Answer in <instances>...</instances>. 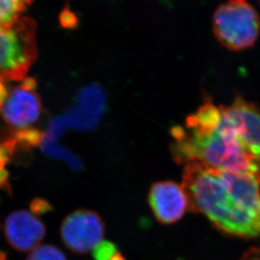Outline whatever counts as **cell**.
I'll list each match as a JSON object with an SVG mask.
<instances>
[{
  "mask_svg": "<svg viewBox=\"0 0 260 260\" xmlns=\"http://www.w3.org/2000/svg\"><path fill=\"white\" fill-rule=\"evenodd\" d=\"M46 232L44 223L25 210L14 211L5 221V238L13 248L20 252L33 250L44 238Z\"/></svg>",
  "mask_w": 260,
  "mask_h": 260,
  "instance_id": "obj_8",
  "label": "cell"
},
{
  "mask_svg": "<svg viewBox=\"0 0 260 260\" xmlns=\"http://www.w3.org/2000/svg\"><path fill=\"white\" fill-rule=\"evenodd\" d=\"M212 30L221 46L233 52L244 51L259 37V15L248 0H228L215 10Z\"/></svg>",
  "mask_w": 260,
  "mask_h": 260,
  "instance_id": "obj_2",
  "label": "cell"
},
{
  "mask_svg": "<svg viewBox=\"0 0 260 260\" xmlns=\"http://www.w3.org/2000/svg\"><path fill=\"white\" fill-rule=\"evenodd\" d=\"M36 25L20 18L10 26H0V78L20 81L37 58Z\"/></svg>",
  "mask_w": 260,
  "mask_h": 260,
  "instance_id": "obj_3",
  "label": "cell"
},
{
  "mask_svg": "<svg viewBox=\"0 0 260 260\" xmlns=\"http://www.w3.org/2000/svg\"><path fill=\"white\" fill-rule=\"evenodd\" d=\"M221 121V109L208 100L200 106L197 112L187 116L185 127L197 135L210 136L217 130Z\"/></svg>",
  "mask_w": 260,
  "mask_h": 260,
  "instance_id": "obj_9",
  "label": "cell"
},
{
  "mask_svg": "<svg viewBox=\"0 0 260 260\" xmlns=\"http://www.w3.org/2000/svg\"><path fill=\"white\" fill-rule=\"evenodd\" d=\"M0 112L9 125L19 130L34 125L42 112L36 80L31 78L23 79L19 86L9 93Z\"/></svg>",
  "mask_w": 260,
  "mask_h": 260,
  "instance_id": "obj_6",
  "label": "cell"
},
{
  "mask_svg": "<svg viewBox=\"0 0 260 260\" xmlns=\"http://www.w3.org/2000/svg\"><path fill=\"white\" fill-rule=\"evenodd\" d=\"M221 121L235 134L258 169L260 180V106L237 96L229 106H220Z\"/></svg>",
  "mask_w": 260,
  "mask_h": 260,
  "instance_id": "obj_4",
  "label": "cell"
},
{
  "mask_svg": "<svg viewBox=\"0 0 260 260\" xmlns=\"http://www.w3.org/2000/svg\"><path fill=\"white\" fill-rule=\"evenodd\" d=\"M30 4L29 0H0V26L15 24Z\"/></svg>",
  "mask_w": 260,
  "mask_h": 260,
  "instance_id": "obj_10",
  "label": "cell"
},
{
  "mask_svg": "<svg viewBox=\"0 0 260 260\" xmlns=\"http://www.w3.org/2000/svg\"><path fill=\"white\" fill-rule=\"evenodd\" d=\"M5 80L0 78V111L2 109L4 104H5L6 99H7L8 93L7 87L5 85Z\"/></svg>",
  "mask_w": 260,
  "mask_h": 260,
  "instance_id": "obj_14",
  "label": "cell"
},
{
  "mask_svg": "<svg viewBox=\"0 0 260 260\" xmlns=\"http://www.w3.org/2000/svg\"><path fill=\"white\" fill-rule=\"evenodd\" d=\"M29 1H30V2H32V0H29Z\"/></svg>",
  "mask_w": 260,
  "mask_h": 260,
  "instance_id": "obj_17",
  "label": "cell"
},
{
  "mask_svg": "<svg viewBox=\"0 0 260 260\" xmlns=\"http://www.w3.org/2000/svg\"><path fill=\"white\" fill-rule=\"evenodd\" d=\"M26 260H68L63 252L51 244L37 246L31 250Z\"/></svg>",
  "mask_w": 260,
  "mask_h": 260,
  "instance_id": "obj_11",
  "label": "cell"
},
{
  "mask_svg": "<svg viewBox=\"0 0 260 260\" xmlns=\"http://www.w3.org/2000/svg\"><path fill=\"white\" fill-rule=\"evenodd\" d=\"M181 186L189 211L204 214L220 231L240 238L259 237L260 216L246 210L236 199L220 169L198 161L188 162Z\"/></svg>",
  "mask_w": 260,
  "mask_h": 260,
  "instance_id": "obj_1",
  "label": "cell"
},
{
  "mask_svg": "<svg viewBox=\"0 0 260 260\" xmlns=\"http://www.w3.org/2000/svg\"><path fill=\"white\" fill-rule=\"evenodd\" d=\"M30 212L35 216H42L52 211V206L47 200L37 197L29 204Z\"/></svg>",
  "mask_w": 260,
  "mask_h": 260,
  "instance_id": "obj_13",
  "label": "cell"
},
{
  "mask_svg": "<svg viewBox=\"0 0 260 260\" xmlns=\"http://www.w3.org/2000/svg\"><path fill=\"white\" fill-rule=\"evenodd\" d=\"M60 233L69 250L84 254L103 241L105 223L95 211L79 209L64 218Z\"/></svg>",
  "mask_w": 260,
  "mask_h": 260,
  "instance_id": "obj_5",
  "label": "cell"
},
{
  "mask_svg": "<svg viewBox=\"0 0 260 260\" xmlns=\"http://www.w3.org/2000/svg\"><path fill=\"white\" fill-rule=\"evenodd\" d=\"M117 246L111 241H102L93 249V260H111L117 253Z\"/></svg>",
  "mask_w": 260,
  "mask_h": 260,
  "instance_id": "obj_12",
  "label": "cell"
},
{
  "mask_svg": "<svg viewBox=\"0 0 260 260\" xmlns=\"http://www.w3.org/2000/svg\"><path fill=\"white\" fill-rule=\"evenodd\" d=\"M148 203L157 221L173 224L183 217L189 207L186 194L175 182H156L148 193Z\"/></svg>",
  "mask_w": 260,
  "mask_h": 260,
  "instance_id": "obj_7",
  "label": "cell"
},
{
  "mask_svg": "<svg viewBox=\"0 0 260 260\" xmlns=\"http://www.w3.org/2000/svg\"><path fill=\"white\" fill-rule=\"evenodd\" d=\"M7 254L4 251L0 250V260H6Z\"/></svg>",
  "mask_w": 260,
  "mask_h": 260,
  "instance_id": "obj_16",
  "label": "cell"
},
{
  "mask_svg": "<svg viewBox=\"0 0 260 260\" xmlns=\"http://www.w3.org/2000/svg\"><path fill=\"white\" fill-rule=\"evenodd\" d=\"M111 260H126L125 258V257L120 253V252H117V253L115 254V255L111 258Z\"/></svg>",
  "mask_w": 260,
  "mask_h": 260,
  "instance_id": "obj_15",
  "label": "cell"
},
{
  "mask_svg": "<svg viewBox=\"0 0 260 260\" xmlns=\"http://www.w3.org/2000/svg\"><path fill=\"white\" fill-rule=\"evenodd\" d=\"M259 3H260V0H259Z\"/></svg>",
  "mask_w": 260,
  "mask_h": 260,
  "instance_id": "obj_18",
  "label": "cell"
}]
</instances>
